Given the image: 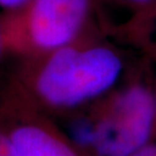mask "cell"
Masks as SVG:
<instances>
[{
    "mask_svg": "<svg viewBox=\"0 0 156 156\" xmlns=\"http://www.w3.org/2000/svg\"><path fill=\"white\" fill-rule=\"evenodd\" d=\"M132 51L111 31L98 30L45 55L17 59L7 83L59 120L116 87L138 58Z\"/></svg>",
    "mask_w": 156,
    "mask_h": 156,
    "instance_id": "1",
    "label": "cell"
},
{
    "mask_svg": "<svg viewBox=\"0 0 156 156\" xmlns=\"http://www.w3.org/2000/svg\"><path fill=\"white\" fill-rule=\"evenodd\" d=\"M140 53L146 56L147 58H149L151 62H154V65H156V26H155V29H154V33L151 35V39H149L148 43L141 49Z\"/></svg>",
    "mask_w": 156,
    "mask_h": 156,
    "instance_id": "7",
    "label": "cell"
},
{
    "mask_svg": "<svg viewBox=\"0 0 156 156\" xmlns=\"http://www.w3.org/2000/svg\"><path fill=\"white\" fill-rule=\"evenodd\" d=\"M28 0H0V14L15 11L22 7Z\"/></svg>",
    "mask_w": 156,
    "mask_h": 156,
    "instance_id": "8",
    "label": "cell"
},
{
    "mask_svg": "<svg viewBox=\"0 0 156 156\" xmlns=\"http://www.w3.org/2000/svg\"><path fill=\"white\" fill-rule=\"evenodd\" d=\"M109 2L123 7L128 13L125 22L116 24V38L140 52L155 29L156 0H109Z\"/></svg>",
    "mask_w": 156,
    "mask_h": 156,
    "instance_id": "5",
    "label": "cell"
},
{
    "mask_svg": "<svg viewBox=\"0 0 156 156\" xmlns=\"http://www.w3.org/2000/svg\"><path fill=\"white\" fill-rule=\"evenodd\" d=\"M109 0H28L0 14L4 51L17 59L31 58L74 43L98 30L113 34L104 14Z\"/></svg>",
    "mask_w": 156,
    "mask_h": 156,
    "instance_id": "3",
    "label": "cell"
},
{
    "mask_svg": "<svg viewBox=\"0 0 156 156\" xmlns=\"http://www.w3.org/2000/svg\"><path fill=\"white\" fill-rule=\"evenodd\" d=\"M155 65L141 55L125 78L86 108L57 120L90 156H131L156 141Z\"/></svg>",
    "mask_w": 156,
    "mask_h": 156,
    "instance_id": "2",
    "label": "cell"
},
{
    "mask_svg": "<svg viewBox=\"0 0 156 156\" xmlns=\"http://www.w3.org/2000/svg\"><path fill=\"white\" fill-rule=\"evenodd\" d=\"M2 53H5L4 51V45H2V39H1V34H0V58L2 56Z\"/></svg>",
    "mask_w": 156,
    "mask_h": 156,
    "instance_id": "10",
    "label": "cell"
},
{
    "mask_svg": "<svg viewBox=\"0 0 156 156\" xmlns=\"http://www.w3.org/2000/svg\"><path fill=\"white\" fill-rule=\"evenodd\" d=\"M0 90V124L19 156H90L55 118L39 111L9 83Z\"/></svg>",
    "mask_w": 156,
    "mask_h": 156,
    "instance_id": "4",
    "label": "cell"
},
{
    "mask_svg": "<svg viewBox=\"0 0 156 156\" xmlns=\"http://www.w3.org/2000/svg\"><path fill=\"white\" fill-rule=\"evenodd\" d=\"M0 156H19L9 135L7 134L1 124H0Z\"/></svg>",
    "mask_w": 156,
    "mask_h": 156,
    "instance_id": "6",
    "label": "cell"
},
{
    "mask_svg": "<svg viewBox=\"0 0 156 156\" xmlns=\"http://www.w3.org/2000/svg\"><path fill=\"white\" fill-rule=\"evenodd\" d=\"M131 156H156V141L146 145Z\"/></svg>",
    "mask_w": 156,
    "mask_h": 156,
    "instance_id": "9",
    "label": "cell"
}]
</instances>
